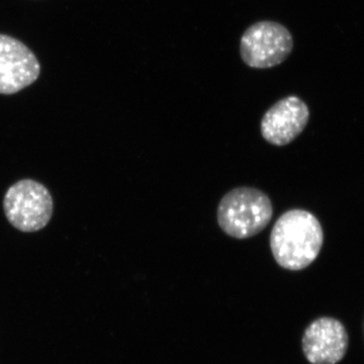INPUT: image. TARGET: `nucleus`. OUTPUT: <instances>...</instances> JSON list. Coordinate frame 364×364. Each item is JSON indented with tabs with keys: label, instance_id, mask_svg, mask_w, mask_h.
<instances>
[{
	"label": "nucleus",
	"instance_id": "1",
	"mask_svg": "<svg viewBox=\"0 0 364 364\" xmlns=\"http://www.w3.org/2000/svg\"><path fill=\"white\" fill-rule=\"evenodd\" d=\"M323 242L320 222L305 210H291L280 215L270 234V248L277 264L293 272L310 267Z\"/></svg>",
	"mask_w": 364,
	"mask_h": 364
},
{
	"label": "nucleus",
	"instance_id": "2",
	"mask_svg": "<svg viewBox=\"0 0 364 364\" xmlns=\"http://www.w3.org/2000/svg\"><path fill=\"white\" fill-rule=\"evenodd\" d=\"M273 215L267 193L254 188H238L224 196L218 208L223 231L236 239H247L267 227Z\"/></svg>",
	"mask_w": 364,
	"mask_h": 364
},
{
	"label": "nucleus",
	"instance_id": "3",
	"mask_svg": "<svg viewBox=\"0 0 364 364\" xmlns=\"http://www.w3.org/2000/svg\"><path fill=\"white\" fill-rule=\"evenodd\" d=\"M294 49L289 28L272 21H261L249 26L242 35L240 56L253 69H269L284 63Z\"/></svg>",
	"mask_w": 364,
	"mask_h": 364
},
{
	"label": "nucleus",
	"instance_id": "4",
	"mask_svg": "<svg viewBox=\"0 0 364 364\" xmlns=\"http://www.w3.org/2000/svg\"><path fill=\"white\" fill-rule=\"evenodd\" d=\"M51 193L40 182L23 179L14 183L4 200L9 222L16 229L32 233L47 226L53 215Z\"/></svg>",
	"mask_w": 364,
	"mask_h": 364
},
{
	"label": "nucleus",
	"instance_id": "5",
	"mask_svg": "<svg viewBox=\"0 0 364 364\" xmlns=\"http://www.w3.org/2000/svg\"><path fill=\"white\" fill-rule=\"evenodd\" d=\"M41 64L21 41L0 33V95H11L32 85L39 78Z\"/></svg>",
	"mask_w": 364,
	"mask_h": 364
},
{
	"label": "nucleus",
	"instance_id": "6",
	"mask_svg": "<svg viewBox=\"0 0 364 364\" xmlns=\"http://www.w3.org/2000/svg\"><path fill=\"white\" fill-rule=\"evenodd\" d=\"M348 343L346 328L339 320L321 317L306 327L301 348L311 364H337L346 355Z\"/></svg>",
	"mask_w": 364,
	"mask_h": 364
},
{
	"label": "nucleus",
	"instance_id": "7",
	"mask_svg": "<svg viewBox=\"0 0 364 364\" xmlns=\"http://www.w3.org/2000/svg\"><path fill=\"white\" fill-rule=\"evenodd\" d=\"M310 111L304 100L289 95L275 102L261 119V134L268 143L286 146L305 130Z\"/></svg>",
	"mask_w": 364,
	"mask_h": 364
}]
</instances>
